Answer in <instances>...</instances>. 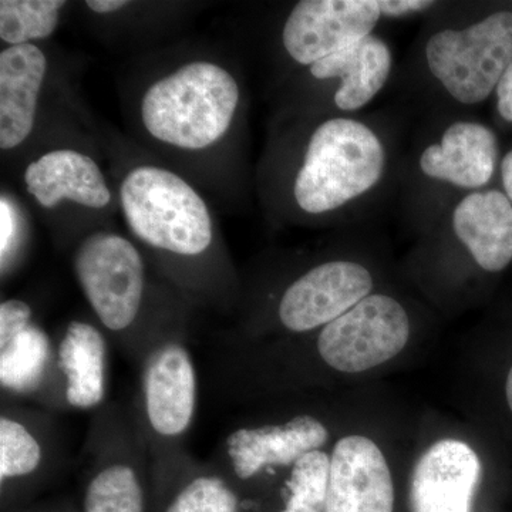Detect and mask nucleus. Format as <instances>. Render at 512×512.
<instances>
[{"instance_id": "24", "label": "nucleus", "mask_w": 512, "mask_h": 512, "mask_svg": "<svg viewBox=\"0 0 512 512\" xmlns=\"http://www.w3.org/2000/svg\"><path fill=\"white\" fill-rule=\"evenodd\" d=\"M165 512H238V500L224 478L198 474L178 491Z\"/></svg>"}, {"instance_id": "31", "label": "nucleus", "mask_w": 512, "mask_h": 512, "mask_svg": "<svg viewBox=\"0 0 512 512\" xmlns=\"http://www.w3.org/2000/svg\"><path fill=\"white\" fill-rule=\"evenodd\" d=\"M505 394H507L508 406H510L512 412V367L507 376V384H505Z\"/></svg>"}, {"instance_id": "2", "label": "nucleus", "mask_w": 512, "mask_h": 512, "mask_svg": "<svg viewBox=\"0 0 512 512\" xmlns=\"http://www.w3.org/2000/svg\"><path fill=\"white\" fill-rule=\"evenodd\" d=\"M384 163L372 128L352 119L325 121L312 133L293 195L308 214L338 210L379 183Z\"/></svg>"}, {"instance_id": "28", "label": "nucleus", "mask_w": 512, "mask_h": 512, "mask_svg": "<svg viewBox=\"0 0 512 512\" xmlns=\"http://www.w3.org/2000/svg\"><path fill=\"white\" fill-rule=\"evenodd\" d=\"M495 90H497V106L501 117L512 121V62Z\"/></svg>"}, {"instance_id": "17", "label": "nucleus", "mask_w": 512, "mask_h": 512, "mask_svg": "<svg viewBox=\"0 0 512 512\" xmlns=\"http://www.w3.org/2000/svg\"><path fill=\"white\" fill-rule=\"evenodd\" d=\"M392 64V52L386 42L370 35L312 64L311 73L318 80L339 79L336 106L355 111L363 109L383 89Z\"/></svg>"}, {"instance_id": "10", "label": "nucleus", "mask_w": 512, "mask_h": 512, "mask_svg": "<svg viewBox=\"0 0 512 512\" xmlns=\"http://www.w3.org/2000/svg\"><path fill=\"white\" fill-rule=\"evenodd\" d=\"M389 464L375 441L343 437L330 456L325 512H393Z\"/></svg>"}, {"instance_id": "16", "label": "nucleus", "mask_w": 512, "mask_h": 512, "mask_svg": "<svg viewBox=\"0 0 512 512\" xmlns=\"http://www.w3.org/2000/svg\"><path fill=\"white\" fill-rule=\"evenodd\" d=\"M453 228L478 265L500 272L512 261V204L503 192H473L453 212Z\"/></svg>"}, {"instance_id": "19", "label": "nucleus", "mask_w": 512, "mask_h": 512, "mask_svg": "<svg viewBox=\"0 0 512 512\" xmlns=\"http://www.w3.org/2000/svg\"><path fill=\"white\" fill-rule=\"evenodd\" d=\"M52 360L49 336L33 323L15 339L0 346L3 389L18 394L36 392Z\"/></svg>"}, {"instance_id": "3", "label": "nucleus", "mask_w": 512, "mask_h": 512, "mask_svg": "<svg viewBox=\"0 0 512 512\" xmlns=\"http://www.w3.org/2000/svg\"><path fill=\"white\" fill-rule=\"evenodd\" d=\"M120 204L128 228L148 247L198 256L210 248L214 231L207 204L187 181L154 165L126 175Z\"/></svg>"}, {"instance_id": "21", "label": "nucleus", "mask_w": 512, "mask_h": 512, "mask_svg": "<svg viewBox=\"0 0 512 512\" xmlns=\"http://www.w3.org/2000/svg\"><path fill=\"white\" fill-rule=\"evenodd\" d=\"M63 0H2L0 39L9 46L29 45L55 33Z\"/></svg>"}, {"instance_id": "4", "label": "nucleus", "mask_w": 512, "mask_h": 512, "mask_svg": "<svg viewBox=\"0 0 512 512\" xmlns=\"http://www.w3.org/2000/svg\"><path fill=\"white\" fill-rule=\"evenodd\" d=\"M430 72L463 104L490 97L512 62V13L498 12L466 29L434 33L426 46Z\"/></svg>"}, {"instance_id": "23", "label": "nucleus", "mask_w": 512, "mask_h": 512, "mask_svg": "<svg viewBox=\"0 0 512 512\" xmlns=\"http://www.w3.org/2000/svg\"><path fill=\"white\" fill-rule=\"evenodd\" d=\"M329 473L330 457L325 451H311L299 458L286 483L284 510L279 512H325Z\"/></svg>"}, {"instance_id": "27", "label": "nucleus", "mask_w": 512, "mask_h": 512, "mask_svg": "<svg viewBox=\"0 0 512 512\" xmlns=\"http://www.w3.org/2000/svg\"><path fill=\"white\" fill-rule=\"evenodd\" d=\"M430 0H379L380 12L387 18H402L409 13L421 12L431 8Z\"/></svg>"}, {"instance_id": "13", "label": "nucleus", "mask_w": 512, "mask_h": 512, "mask_svg": "<svg viewBox=\"0 0 512 512\" xmlns=\"http://www.w3.org/2000/svg\"><path fill=\"white\" fill-rule=\"evenodd\" d=\"M28 192L43 208L70 201L101 210L111 201L106 177L92 157L76 150H53L30 163L25 171Z\"/></svg>"}, {"instance_id": "11", "label": "nucleus", "mask_w": 512, "mask_h": 512, "mask_svg": "<svg viewBox=\"0 0 512 512\" xmlns=\"http://www.w3.org/2000/svg\"><path fill=\"white\" fill-rule=\"evenodd\" d=\"M329 440L322 421L309 414L282 424L241 427L225 440V456L239 480H251L265 468L293 466L299 458L320 450Z\"/></svg>"}, {"instance_id": "26", "label": "nucleus", "mask_w": 512, "mask_h": 512, "mask_svg": "<svg viewBox=\"0 0 512 512\" xmlns=\"http://www.w3.org/2000/svg\"><path fill=\"white\" fill-rule=\"evenodd\" d=\"M16 224L15 214L6 198L0 201V255H2V265L8 258L13 248V239H15Z\"/></svg>"}, {"instance_id": "1", "label": "nucleus", "mask_w": 512, "mask_h": 512, "mask_svg": "<svg viewBox=\"0 0 512 512\" xmlns=\"http://www.w3.org/2000/svg\"><path fill=\"white\" fill-rule=\"evenodd\" d=\"M239 103V87L227 69L192 62L161 77L141 100L147 133L180 150H204L227 134Z\"/></svg>"}, {"instance_id": "25", "label": "nucleus", "mask_w": 512, "mask_h": 512, "mask_svg": "<svg viewBox=\"0 0 512 512\" xmlns=\"http://www.w3.org/2000/svg\"><path fill=\"white\" fill-rule=\"evenodd\" d=\"M32 308L20 299H8L0 305V346L6 345L33 325Z\"/></svg>"}, {"instance_id": "18", "label": "nucleus", "mask_w": 512, "mask_h": 512, "mask_svg": "<svg viewBox=\"0 0 512 512\" xmlns=\"http://www.w3.org/2000/svg\"><path fill=\"white\" fill-rule=\"evenodd\" d=\"M63 396L74 409L90 410L106 397L107 343L92 323L73 320L56 349Z\"/></svg>"}, {"instance_id": "6", "label": "nucleus", "mask_w": 512, "mask_h": 512, "mask_svg": "<svg viewBox=\"0 0 512 512\" xmlns=\"http://www.w3.org/2000/svg\"><path fill=\"white\" fill-rule=\"evenodd\" d=\"M409 336V316L403 306L390 296L370 293L322 329L318 352L338 372H366L399 355Z\"/></svg>"}, {"instance_id": "9", "label": "nucleus", "mask_w": 512, "mask_h": 512, "mask_svg": "<svg viewBox=\"0 0 512 512\" xmlns=\"http://www.w3.org/2000/svg\"><path fill=\"white\" fill-rule=\"evenodd\" d=\"M143 406L150 429L160 439H178L197 410V372L187 348L165 342L151 350L143 370Z\"/></svg>"}, {"instance_id": "12", "label": "nucleus", "mask_w": 512, "mask_h": 512, "mask_svg": "<svg viewBox=\"0 0 512 512\" xmlns=\"http://www.w3.org/2000/svg\"><path fill=\"white\" fill-rule=\"evenodd\" d=\"M480 476V458L467 443L437 441L414 467L412 512H470Z\"/></svg>"}, {"instance_id": "8", "label": "nucleus", "mask_w": 512, "mask_h": 512, "mask_svg": "<svg viewBox=\"0 0 512 512\" xmlns=\"http://www.w3.org/2000/svg\"><path fill=\"white\" fill-rule=\"evenodd\" d=\"M372 289L373 278L365 266L349 261L326 262L286 289L279 303V319L291 332H309L345 315Z\"/></svg>"}, {"instance_id": "15", "label": "nucleus", "mask_w": 512, "mask_h": 512, "mask_svg": "<svg viewBox=\"0 0 512 512\" xmlns=\"http://www.w3.org/2000/svg\"><path fill=\"white\" fill-rule=\"evenodd\" d=\"M497 160V137L490 128L473 121H457L444 131L439 144L423 151L420 168L434 180L461 188H480L493 177Z\"/></svg>"}, {"instance_id": "7", "label": "nucleus", "mask_w": 512, "mask_h": 512, "mask_svg": "<svg viewBox=\"0 0 512 512\" xmlns=\"http://www.w3.org/2000/svg\"><path fill=\"white\" fill-rule=\"evenodd\" d=\"M380 18L377 0H302L286 19L282 43L295 62L311 67L372 35Z\"/></svg>"}, {"instance_id": "29", "label": "nucleus", "mask_w": 512, "mask_h": 512, "mask_svg": "<svg viewBox=\"0 0 512 512\" xmlns=\"http://www.w3.org/2000/svg\"><path fill=\"white\" fill-rule=\"evenodd\" d=\"M130 5L127 0H87L86 6L94 13L99 15H109V13L119 12V10Z\"/></svg>"}, {"instance_id": "20", "label": "nucleus", "mask_w": 512, "mask_h": 512, "mask_svg": "<svg viewBox=\"0 0 512 512\" xmlns=\"http://www.w3.org/2000/svg\"><path fill=\"white\" fill-rule=\"evenodd\" d=\"M84 494V512H146L136 464L113 457L99 464Z\"/></svg>"}, {"instance_id": "5", "label": "nucleus", "mask_w": 512, "mask_h": 512, "mask_svg": "<svg viewBox=\"0 0 512 512\" xmlns=\"http://www.w3.org/2000/svg\"><path fill=\"white\" fill-rule=\"evenodd\" d=\"M73 271L104 328L119 333L136 322L146 266L128 239L113 232H93L74 251Z\"/></svg>"}, {"instance_id": "22", "label": "nucleus", "mask_w": 512, "mask_h": 512, "mask_svg": "<svg viewBox=\"0 0 512 512\" xmlns=\"http://www.w3.org/2000/svg\"><path fill=\"white\" fill-rule=\"evenodd\" d=\"M45 460V448L22 419L12 414H2L0 419V481L32 476Z\"/></svg>"}, {"instance_id": "14", "label": "nucleus", "mask_w": 512, "mask_h": 512, "mask_svg": "<svg viewBox=\"0 0 512 512\" xmlns=\"http://www.w3.org/2000/svg\"><path fill=\"white\" fill-rule=\"evenodd\" d=\"M47 59L33 43L0 52V148L20 146L35 126Z\"/></svg>"}, {"instance_id": "30", "label": "nucleus", "mask_w": 512, "mask_h": 512, "mask_svg": "<svg viewBox=\"0 0 512 512\" xmlns=\"http://www.w3.org/2000/svg\"><path fill=\"white\" fill-rule=\"evenodd\" d=\"M501 174H503V183L508 200L512 202V151L504 157L501 164Z\"/></svg>"}]
</instances>
